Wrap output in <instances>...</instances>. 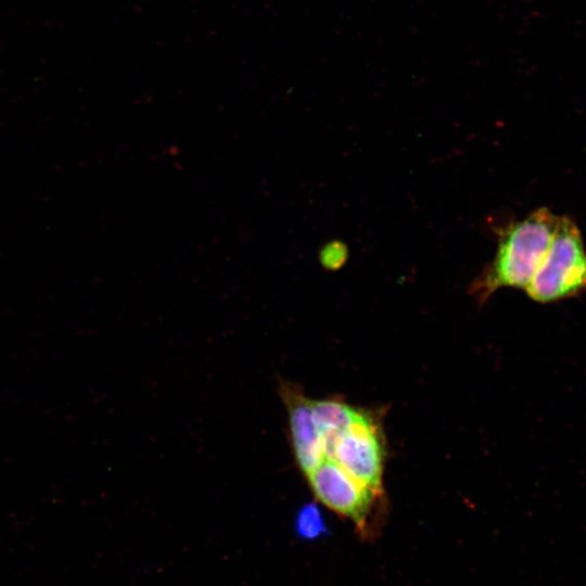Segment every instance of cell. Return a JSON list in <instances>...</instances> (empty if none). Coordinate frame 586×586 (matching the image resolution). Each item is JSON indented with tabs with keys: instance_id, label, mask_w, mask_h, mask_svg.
I'll use <instances>...</instances> for the list:
<instances>
[{
	"instance_id": "cell-1",
	"label": "cell",
	"mask_w": 586,
	"mask_h": 586,
	"mask_svg": "<svg viewBox=\"0 0 586 586\" xmlns=\"http://www.w3.org/2000/svg\"><path fill=\"white\" fill-rule=\"evenodd\" d=\"M559 216L540 207L510 224L499 235L494 259L470 285L480 304L501 288H526L540 266L556 232Z\"/></svg>"
},
{
	"instance_id": "cell-2",
	"label": "cell",
	"mask_w": 586,
	"mask_h": 586,
	"mask_svg": "<svg viewBox=\"0 0 586 586\" xmlns=\"http://www.w3.org/2000/svg\"><path fill=\"white\" fill-rule=\"evenodd\" d=\"M525 291L539 303L586 292V249L571 218L559 217L550 246Z\"/></svg>"
},
{
	"instance_id": "cell-3",
	"label": "cell",
	"mask_w": 586,
	"mask_h": 586,
	"mask_svg": "<svg viewBox=\"0 0 586 586\" xmlns=\"http://www.w3.org/2000/svg\"><path fill=\"white\" fill-rule=\"evenodd\" d=\"M306 477L315 497L349 520L362 539L379 535L384 515L383 494L366 487L331 459H324Z\"/></svg>"
},
{
	"instance_id": "cell-4",
	"label": "cell",
	"mask_w": 586,
	"mask_h": 586,
	"mask_svg": "<svg viewBox=\"0 0 586 586\" xmlns=\"http://www.w3.org/2000/svg\"><path fill=\"white\" fill-rule=\"evenodd\" d=\"M384 442L381 425L366 410L334 441L326 459L374 493L383 494Z\"/></svg>"
},
{
	"instance_id": "cell-5",
	"label": "cell",
	"mask_w": 586,
	"mask_h": 586,
	"mask_svg": "<svg viewBox=\"0 0 586 586\" xmlns=\"http://www.w3.org/2000/svg\"><path fill=\"white\" fill-rule=\"evenodd\" d=\"M279 394L286 407L291 445L298 468L306 474L324 459V447L314 419L311 399L289 381H281Z\"/></svg>"
},
{
	"instance_id": "cell-6",
	"label": "cell",
	"mask_w": 586,
	"mask_h": 586,
	"mask_svg": "<svg viewBox=\"0 0 586 586\" xmlns=\"http://www.w3.org/2000/svg\"><path fill=\"white\" fill-rule=\"evenodd\" d=\"M311 409L327 458L334 441L357 419L361 409L337 398L311 399Z\"/></svg>"
},
{
	"instance_id": "cell-7",
	"label": "cell",
	"mask_w": 586,
	"mask_h": 586,
	"mask_svg": "<svg viewBox=\"0 0 586 586\" xmlns=\"http://www.w3.org/2000/svg\"><path fill=\"white\" fill-rule=\"evenodd\" d=\"M294 530L303 539H316L328 533L323 515L315 504H306L297 511Z\"/></svg>"
},
{
	"instance_id": "cell-8",
	"label": "cell",
	"mask_w": 586,
	"mask_h": 586,
	"mask_svg": "<svg viewBox=\"0 0 586 586\" xmlns=\"http://www.w3.org/2000/svg\"><path fill=\"white\" fill-rule=\"evenodd\" d=\"M347 250L341 242L326 244L320 251L321 265L327 269H337L346 260Z\"/></svg>"
}]
</instances>
